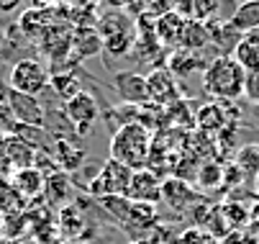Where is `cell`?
I'll return each mask as SVG.
<instances>
[{
  "mask_svg": "<svg viewBox=\"0 0 259 244\" xmlns=\"http://www.w3.org/2000/svg\"><path fill=\"white\" fill-rule=\"evenodd\" d=\"M154 144V134L144 129L141 124H123L113 136H110V159L126 165L128 170H141L146 167Z\"/></svg>",
  "mask_w": 259,
  "mask_h": 244,
  "instance_id": "6da1fadb",
  "label": "cell"
},
{
  "mask_svg": "<svg viewBox=\"0 0 259 244\" xmlns=\"http://www.w3.org/2000/svg\"><path fill=\"white\" fill-rule=\"evenodd\" d=\"M244 80L246 72L236 64L234 57H215L203 67V88L221 103H234L239 95H244Z\"/></svg>",
  "mask_w": 259,
  "mask_h": 244,
  "instance_id": "7a4b0ae2",
  "label": "cell"
},
{
  "mask_svg": "<svg viewBox=\"0 0 259 244\" xmlns=\"http://www.w3.org/2000/svg\"><path fill=\"white\" fill-rule=\"evenodd\" d=\"M8 88L16 90V93H23V95H39L49 88V80H52V72L47 69L44 62L33 59V57H21L16 59V64L11 67V77H8Z\"/></svg>",
  "mask_w": 259,
  "mask_h": 244,
  "instance_id": "3957f363",
  "label": "cell"
},
{
  "mask_svg": "<svg viewBox=\"0 0 259 244\" xmlns=\"http://www.w3.org/2000/svg\"><path fill=\"white\" fill-rule=\"evenodd\" d=\"M131 172L126 165L116 162V159H105L98 170V175L88 183V190L95 198H108V195H126L128 183H131Z\"/></svg>",
  "mask_w": 259,
  "mask_h": 244,
  "instance_id": "277c9868",
  "label": "cell"
},
{
  "mask_svg": "<svg viewBox=\"0 0 259 244\" xmlns=\"http://www.w3.org/2000/svg\"><path fill=\"white\" fill-rule=\"evenodd\" d=\"M64 116L69 118L75 134L85 136V134L100 121V106H98V100H95L90 93L82 90L80 95H75L72 100L64 103Z\"/></svg>",
  "mask_w": 259,
  "mask_h": 244,
  "instance_id": "5b68a950",
  "label": "cell"
},
{
  "mask_svg": "<svg viewBox=\"0 0 259 244\" xmlns=\"http://www.w3.org/2000/svg\"><path fill=\"white\" fill-rule=\"evenodd\" d=\"M6 95H8V106H11V113H13V121L16 124L33 126V129H44L47 131V108L41 106L39 98L16 93L11 88L6 90Z\"/></svg>",
  "mask_w": 259,
  "mask_h": 244,
  "instance_id": "8992f818",
  "label": "cell"
},
{
  "mask_svg": "<svg viewBox=\"0 0 259 244\" xmlns=\"http://www.w3.org/2000/svg\"><path fill=\"white\" fill-rule=\"evenodd\" d=\"M146 93H149V103L162 108H169L177 100H182L180 83L167 72V67H157L146 75Z\"/></svg>",
  "mask_w": 259,
  "mask_h": 244,
  "instance_id": "52a82bcc",
  "label": "cell"
},
{
  "mask_svg": "<svg viewBox=\"0 0 259 244\" xmlns=\"http://www.w3.org/2000/svg\"><path fill=\"white\" fill-rule=\"evenodd\" d=\"M126 198L131 203H149V206H157L162 200V180L159 175L149 167H141V170H134L131 172V183H128V190H126Z\"/></svg>",
  "mask_w": 259,
  "mask_h": 244,
  "instance_id": "ba28073f",
  "label": "cell"
},
{
  "mask_svg": "<svg viewBox=\"0 0 259 244\" xmlns=\"http://www.w3.org/2000/svg\"><path fill=\"white\" fill-rule=\"evenodd\" d=\"M113 88L121 95L123 106H144L149 103V93H146V75L141 72H116L113 75Z\"/></svg>",
  "mask_w": 259,
  "mask_h": 244,
  "instance_id": "9c48e42d",
  "label": "cell"
},
{
  "mask_svg": "<svg viewBox=\"0 0 259 244\" xmlns=\"http://www.w3.org/2000/svg\"><path fill=\"white\" fill-rule=\"evenodd\" d=\"M57 162V167L62 172H77L88 157V152L82 149V144H77L72 136H57L54 142H52V152H49Z\"/></svg>",
  "mask_w": 259,
  "mask_h": 244,
  "instance_id": "30bf717a",
  "label": "cell"
},
{
  "mask_svg": "<svg viewBox=\"0 0 259 244\" xmlns=\"http://www.w3.org/2000/svg\"><path fill=\"white\" fill-rule=\"evenodd\" d=\"M36 144H31V142H26L23 136H18V134H6V142H3V157H6V162L13 167V172L16 170H26V167H33V162H36Z\"/></svg>",
  "mask_w": 259,
  "mask_h": 244,
  "instance_id": "8fae6325",
  "label": "cell"
},
{
  "mask_svg": "<svg viewBox=\"0 0 259 244\" xmlns=\"http://www.w3.org/2000/svg\"><path fill=\"white\" fill-rule=\"evenodd\" d=\"M11 183H13L16 193L28 203V200H36L39 195H44L47 178H44L36 167H26V170H16V172H13V175H11Z\"/></svg>",
  "mask_w": 259,
  "mask_h": 244,
  "instance_id": "7c38bea8",
  "label": "cell"
},
{
  "mask_svg": "<svg viewBox=\"0 0 259 244\" xmlns=\"http://www.w3.org/2000/svg\"><path fill=\"white\" fill-rule=\"evenodd\" d=\"M162 200L169 208H175V211H185V208H190L193 200H198V193L193 190V185L188 180L167 178L162 183Z\"/></svg>",
  "mask_w": 259,
  "mask_h": 244,
  "instance_id": "4fadbf2b",
  "label": "cell"
},
{
  "mask_svg": "<svg viewBox=\"0 0 259 244\" xmlns=\"http://www.w3.org/2000/svg\"><path fill=\"white\" fill-rule=\"evenodd\" d=\"M185 23H188V21L180 18L175 11H169V13H164L162 18L154 21V33H157V42H159L162 49H164V47H175V49H180Z\"/></svg>",
  "mask_w": 259,
  "mask_h": 244,
  "instance_id": "5bb4252c",
  "label": "cell"
},
{
  "mask_svg": "<svg viewBox=\"0 0 259 244\" xmlns=\"http://www.w3.org/2000/svg\"><path fill=\"white\" fill-rule=\"evenodd\" d=\"M103 52V36L98 28H75L72 31V59H90Z\"/></svg>",
  "mask_w": 259,
  "mask_h": 244,
  "instance_id": "9a60e30c",
  "label": "cell"
},
{
  "mask_svg": "<svg viewBox=\"0 0 259 244\" xmlns=\"http://www.w3.org/2000/svg\"><path fill=\"white\" fill-rule=\"evenodd\" d=\"M244 72H259V31L244 33L236 52L231 54Z\"/></svg>",
  "mask_w": 259,
  "mask_h": 244,
  "instance_id": "2e32d148",
  "label": "cell"
},
{
  "mask_svg": "<svg viewBox=\"0 0 259 244\" xmlns=\"http://www.w3.org/2000/svg\"><path fill=\"white\" fill-rule=\"evenodd\" d=\"M44 198L52 203V206H62L72 198V178L67 172H52L47 178V185H44Z\"/></svg>",
  "mask_w": 259,
  "mask_h": 244,
  "instance_id": "e0dca14e",
  "label": "cell"
},
{
  "mask_svg": "<svg viewBox=\"0 0 259 244\" xmlns=\"http://www.w3.org/2000/svg\"><path fill=\"white\" fill-rule=\"evenodd\" d=\"M195 124H198L200 131H205V134H215V131H221L224 126H229L226 108L221 106V103H208V106L198 108V113H195Z\"/></svg>",
  "mask_w": 259,
  "mask_h": 244,
  "instance_id": "ac0fdd59",
  "label": "cell"
},
{
  "mask_svg": "<svg viewBox=\"0 0 259 244\" xmlns=\"http://www.w3.org/2000/svg\"><path fill=\"white\" fill-rule=\"evenodd\" d=\"M229 23L239 31V33H251L259 31V0H249V3H241L234 8Z\"/></svg>",
  "mask_w": 259,
  "mask_h": 244,
  "instance_id": "d6986e66",
  "label": "cell"
},
{
  "mask_svg": "<svg viewBox=\"0 0 259 244\" xmlns=\"http://www.w3.org/2000/svg\"><path fill=\"white\" fill-rule=\"evenodd\" d=\"M198 67H200V59H198V54H193V52L175 49V52L167 57V72H169L175 80H180V77H190Z\"/></svg>",
  "mask_w": 259,
  "mask_h": 244,
  "instance_id": "ffe728a7",
  "label": "cell"
},
{
  "mask_svg": "<svg viewBox=\"0 0 259 244\" xmlns=\"http://www.w3.org/2000/svg\"><path fill=\"white\" fill-rule=\"evenodd\" d=\"M208 44H210V33H208L205 23H198V21H188V23H185L180 49L198 54V52H200V49H205Z\"/></svg>",
  "mask_w": 259,
  "mask_h": 244,
  "instance_id": "44dd1931",
  "label": "cell"
},
{
  "mask_svg": "<svg viewBox=\"0 0 259 244\" xmlns=\"http://www.w3.org/2000/svg\"><path fill=\"white\" fill-rule=\"evenodd\" d=\"M134 44H136V31L126 28V31H118V33L105 36L103 39V52L108 57H126L128 52H134Z\"/></svg>",
  "mask_w": 259,
  "mask_h": 244,
  "instance_id": "7402d4cb",
  "label": "cell"
},
{
  "mask_svg": "<svg viewBox=\"0 0 259 244\" xmlns=\"http://www.w3.org/2000/svg\"><path fill=\"white\" fill-rule=\"evenodd\" d=\"M49 88L62 98V103L72 100L75 95L82 93V85H80V77L75 72H54L52 80H49Z\"/></svg>",
  "mask_w": 259,
  "mask_h": 244,
  "instance_id": "603a6c76",
  "label": "cell"
},
{
  "mask_svg": "<svg viewBox=\"0 0 259 244\" xmlns=\"http://www.w3.org/2000/svg\"><path fill=\"white\" fill-rule=\"evenodd\" d=\"M23 206H26V200L16 193L11 178H0V216L18 214Z\"/></svg>",
  "mask_w": 259,
  "mask_h": 244,
  "instance_id": "cb8c5ba5",
  "label": "cell"
},
{
  "mask_svg": "<svg viewBox=\"0 0 259 244\" xmlns=\"http://www.w3.org/2000/svg\"><path fill=\"white\" fill-rule=\"evenodd\" d=\"M154 221H157V206H149V203H131L128 216H126V226L149 229Z\"/></svg>",
  "mask_w": 259,
  "mask_h": 244,
  "instance_id": "d4e9b609",
  "label": "cell"
},
{
  "mask_svg": "<svg viewBox=\"0 0 259 244\" xmlns=\"http://www.w3.org/2000/svg\"><path fill=\"white\" fill-rule=\"evenodd\" d=\"M236 167L241 170L244 180H256L259 178V144H246L239 157H236Z\"/></svg>",
  "mask_w": 259,
  "mask_h": 244,
  "instance_id": "484cf974",
  "label": "cell"
},
{
  "mask_svg": "<svg viewBox=\"0 0 259 244\" xmlns=\"http://www.w3.org/2000/svg\"><path fill=\"white\" fill-rule=\"evenodd\" d=\"M198 185L203 190H213L218 185H224V165L215 162H203L198 167Z\"/></svg>",
  "mask_w": 259,
  "mask_h": 244,
  "instance_id": "4316f807",
  "label": "cell"
},
{
  "mask_svg": "<svg viewBox=\"0 0 259 244\" xmlns=\"http://www.w3.org/2000/svg\"><path fill=\"white\" fill-rule=\"evenodd\" d=\"M103 208L108 214H113L121 224H126V216H128V208H131V200L126 195H108V198H100Z\"/></svg>",
  "mask_w": 259,
  "mask_h": 244,
  "instance_id": "83f0119b",
  "label": "cell"
},
{
  "mask_svg": "<svg viewBox=\"0 0 259 244\" xmlns=\"http://www.w3.org/2000/svg\"><path fill=\"white\" fill-rule=\"evenodd\" d=\"M218 11H221V3H215V0H193V16H190V21L208 23V21L215 18Z\"/></svg>",
  "mask_w": 259,
  "mask_h": 244,
  "instance_id": "f1b7e54d",
  "label": "cell"
},
{
  "mask_svg": "<svg viewBox=\"0 0 259 244\" xmlns=\"http://www.w3.org/2000/svg\"><path fill=\"white\" fill-rule=\"evenodd\" d=\"M177 244H213V236L200 226H190L177 236Z\"/></svg>",
  "mask_w": 259,
  "mask_h": 244,
  "instance_id": "f546056e",
  "label": "cell"
},
{
  "mask_svg": "<svg viewBox=\"0 0 259 244\" xmlns=\"http://www.w3.org/2000/svg\"><path fill=\"white\" fill-rule=\"evenodd\" d=\"M221 214H224L226 219V226H239L246 221V211L239 206V203H226V206H221Z\"/></svg>",
  "mask_w": 259,
  "mask_h": 244,
  "instance_id": "4dcf8cb0",
  "label": "cell"
},
{
  "mask_svg": "<svg viewBox=\"0 0 259 244\" xmlns=\"http://www.w3.org/2000/svg\"><path fill=\"white\" fill-rule=\"evenodd\" d=\"M244 95H246L251 103H259V72H246V80H244Z\"/></svg>",
  "mask_w": 259,
  "mask_h": 244,
  "instance_id": "1f68e13d",
  "label": "cell"
},
{
  "mask_svg": "<svg viewBox=\"0 0 259 244\" xmlns=\"http://www.w3.org/2000/svg\"><path fill=\"white\" fill-rule=\"evenodd\" d=\"M16 8H18L16 0H11V3H0V13H13Z\"/></svg>",
  "mask_w": 259,
  "mask_h": 244,
  "instance_id": "d6a6232c",
  "label": "cell"
},
{
  "mask_svg": "<svg viewBox=\"0 0 259 244\" xmlns=\"http://www.w3.org/2000/svg\"><path fill=\"white\" fill-rule=\"evenodd\" d=\"M3 47H6V33L0 31V52H3Z\"/></svg>",
  "mask_w": 259,
  "mask_h": 244,
  "instance_id": "836d02e7",
  "label": "cell"
},
{
  "mask_svg": "<svg viewBox=\"0 0 259 244\" xmlns=\"http://www.w3.org/2000/svg\"><path fill=\"white\" fill-rule=\"evenodd\" d=\"M134 244H154V241H134Z\"/></svg>",
  "mask_w": 259,
  "mask_h": 244,
  "instance_id": "e575fe53",
  "label": "cell"
},
{
  "mask_svg": "<svg viewBox=\"0 0 259 244\" xmlns=\"http://www.w3.org/2000/svg\"><path fill=\"white\" fill-rule=\"evenodd\" d=\"M254 185H256V193H259V178H256V180H254Z\"/></svg>",
  "mask_w": 259,
  "mask_h": 244,
  "instance_id": "d590c367",
  "label": "cell"
}]
</instances>
